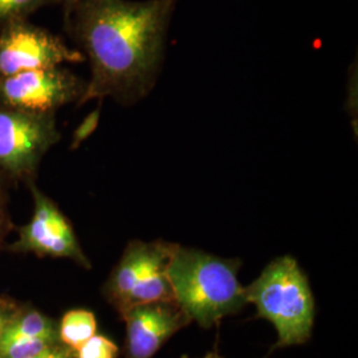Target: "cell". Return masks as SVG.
Returning <instances> with one entry per match:
<instances>
[{
    "instance_id": "obj_1",
    "label": "cell",
    "mask_w": 358,
    "mask_h": 358,
    "mask_svg": "<svg viewBox=\"0 0 358 358\" xmlns=\"http://www.w3.org/2000/svg\"><path fill=\"white\" fill-rule=\"evenodd\" d=\"M179 0H81L65 26L88 59L90 77L78 105L143 100L161 73L167 31Z\"/></svg>"
},
{
    "instance_id": "obj_2",
    "label": "cell",
    "mask_w": 358,
    "mask_h": 358,
    "mask_svg": "<svg viewBox=\"0 0 358 358\" xmlns=\"http://www.w3.org/2000/svg\"><path fill=\"white\" fill-rule=\"evenodd\" d=\"M241 264L238 259H224L177 244L169 263L174 300L202 328L217 325L248 304L238 279Z\"/></svg>"
},
{
    "instance_id": "obj_3",
    "label": "cell",
    "mask_w": 358,
    "mask_h": 358,
    "mask_svg": "<svg viewBox=\"0 0 358 358\" xmlns=\"http://www.w3.org/2000/svg\"><path fill=\"white\" fill-rule=\"evenodd\" d=\"M248 304H254L257 317L269 321L276 332L273 349L303 345L312 336L316 316L315 296L306 272L294 256L272 260L260 276L244 287Z\"/></svg>"
},
{
    "instance_id": "obj_4",
    "label": "cell",
    "mask_w": 358,
    "mask_h": 358,
    "mask_svg": "<svg viewBox=\"0 0 358 358\" xmlns=\"http://www.w3.org/2000/svg\"><path fill=\"white\" fill-rule=\"evenodd\" d=\"M177 243L131 241L103 287V297L118 315L130 308L174 300L169 263Z\"/></svg>"
},
{
    "instance_id": "obj_5",
    "label": "cell",
    "mask_w": 358,
    "mask_h": 358,
    "mask_svg": "<svg viewBox=\"0 0 358 358\" xmlns=\"http://www.w3.org/2000/svg\"><path fill=\"white\" fill-rule=\"evenodd\" d=\"M60 138L56 115L0 106V174L8 183L34 182L44 157Z\"/></svg>"
},
{
    "instance_id": "obj_6",
    "label": "cell",
    "mask_w": 358,
    "mask_h": 358,
    "mask_svg": "<svg viewBox=\"0 0 358 358\" xmlns=\"http://www.w3.org/2000/svg\"><path fill=\"white\" fill-rule=\"evenodd\" d=\"M87 81L64 65L0 76V106L35 115H56L81 101Z\"/></svg>"
},
{
    "instance_id": "obj_7",
    "label": "cell",
    "mask_w": 358,
    "mask_h": 358,
    "mask_svg": "<svg viewBox=\"0 0 358 358\" xmlns=\"http://www.w3.org/2000/svg\"><path fill=\"white\" fill-rule=\"evenodd\" d=\"M27 186L34 199V213L28 223L17 227V238L7 250L13 254L69 259L84 268H92L72 223L60 207L38 189L35 180Z\"/></svg>"
},
{
    "instance_id": "obj_8",
    "label": "cell",
    "mask_w": 358,
    "mask_h": 358,
    "mask_svg": "<svg viewBox=\"0 0 358 358\" xmlns=\"http://www.w3.org/2000/svg\"><path fill=\"white\" fill-rule=\"evenodd\" d=\"M85 60L84 55L65 44L64 40L28 19H17L1 26L0 76L44 69Z\"/></svg>"
},
{
    "instance_id": "obj_9",
    "label": "cell",
    "mask_w": 358,
    "mask_h": 358,
    "mask_svg": "<svg viewBox=\"0 0 358 358\" xmlns=\"http://www.w3.org/2000/svg\"><path fill=\"white\" fill-rule=\"evenodd\" d=\"M120 316L127 328L124 358H154L176 333L192 322L176 300L137 306Z\"/></svg>"
},
{
    "instance_id": "obj_10",
    "label": "cell",
    "mask_w": 358,
    "mask_h": 358,
    "mask_svg": "<svg viewBox=\"0 0 358 358\" xmlns=\"http://www.w3.org/2000/svg\"><path fill=\"white\" fill-rule=\"evenodd\" d=\"M56 344H60L59 322L20 304L0 338V358H28Z\"/></svg>"
},
{
    "instance_id": "obj_11",
    "label": "cell",
    "mask_w": 358,
    "mask_h": 358,
    "mask_svg": "<svg viewBox=\"0 0 358 358\" xmlns=\"http://www.w3.org/2000/svg\"><path fill=\"white\" fill-rule=\"evenodd\" d=\"M97 333V320L88 309H72L59 322V338L63 345L77 350Z\"/></svg>"
},
{
    "instance_id": "obj_12",
    "label": "cell",
    "mask_w": 358,
    "mask_h": 358,
    "mask_svg": "<svg viewBox=\"0 0 358 358\" xmlns=\"http://www.w3.org/2000/svg\"><path fill=\"white\" fill-rule=\"evenodd\" d=\"M52 4H56V0H0V26L17 19H28L31 13Z\"/></svg>"
},
{
    "instance_id": "obj_13",
    "label": "cell",
    "mask_w": 358,
    "mask_h": 358,
    "mask_svg": "<svg viewBox=\"0 0 358 358\" xmlns=\"http://www.w3.org/2000/svg\"><path fill=\"white\" fill-rule=\"evenodd\" d=\"M120 348L103 334H94L76 350V358H118Z\"/></svg>"
},
{
    "instance_id": "obj_14",
    "label": "cell",
    "mask_w": 358,
    "mask_h": 358,
    "mask_svg": "<svg viewBox=\"0 0 358 358\" xmlns=\"http://www.w3.org/2000/svg\"><path fill=\"white\" fill-rule=\"evenodd\" d=\"M99 121H100V106L96 110H93L90 115H87L84 121L78 125V128L73 131L72 149H76L83 142L90 138L92 133L99 127Z\"/></svg>"
},
{
    "instance_id": "obj_15",
    "label": "cell",
    "mask_w": 358,
    "mask_h": 358,
    "mask_svg": "<svg viewBox=\"0 0 358 358\" xmlns=\"http://www.w3.org/2000/svg\"><path fill=\"white\" fill-rule=\"evenodd\" d=\"M20 307L19 303H16L13 299L8 297H0V338L6 331L10 321L13 320L15 313Z\"/></svg>"
},
{
    "instance_id": "obj_16",
    "label": "cell",
    "mask_w": 358,
    "mask_h": 358,
    "mask_svg": "<svg viewBox=\"0 0 358 358\" xmlns=\"http://www.w3.org/2000/svg\"><path fill=\"white\" fill-rule=\"evenodd\" d=\"M28 358H76V350L63 345L60 343L56 345L48 346L38 355Z\"/></svg>"
},
{
    "instance_id": "obj_17",
    "label": "cell",
    "mask_w": 358,
    "mask_h": 358,
    "mask_svg": "<svg viewBox=\"0 0 358 358\" xmlns=\"http://www.w3.org/2000/svg\"><path fill=\"white\" fill-rule=\"evenodd\" d=\"M11 229L13 223L7 210V195H0V250Z\"/></svg>"
},
{
    "instance_id": "obj_18",
    "label": "cell",
    "mask_w": 358,
    "mask_h": 358,
    "mask_svg": "<svg viewBox=\"0 0 358 358\" xmlns=\"http://www.w3.org/2000/svg\"><path fill=\"white\" fill-rule=\"evenodd\" d=\"M80 1H81V0H56V4L63 6L64 13H68V11H71V10L76 6L77 3H80Z\"/></svg>"
},
{
    "instance_id": "obj_19",
    "label": "cell",
    "mask_w": 358,
    "mask_h": 358,
    "mask_svg": "<svg viewBox=\"0 0 358 358\" xmlns=\"http://www.w3.org/2000/svg\"><path fill=\"white\" fill-rule=\"evenodd\" d=\"M8 185H10V183H8L6 179L3 178V176L0 174V195H7V194H6V189H7Z\"/></svg>"
},
{
    "instance_id": "obj_20",
    "label": "cell",
    "mask_w": 358,
    "mask_h": 358,
    "mask_svg": "<svg viewBox=\"0 0 358 358\" xmlns=\"http://www.w3.org/2000/svg\"><path fill=\"white\" fill-rule=\"evenodd\" d=\"M203 358H223L219 353H217V349L215 350H213V352H210V353H207L205 357Z\"/></svg>"
},
{
    "instance_id": "obj_21",
    "label": "cell",
    "mask_w": 358,
    "mask_h": 358,
    "mask_svg": "<svg viewBox=\"0 0 358 358\" xmlns=\"http://www.w3.org/2000/svg\"><path fill=\"white\" fill-rule=\"evenodd\" d=\"M182 358H187V356H183Z\"/></svg>"
}]
</instances>
